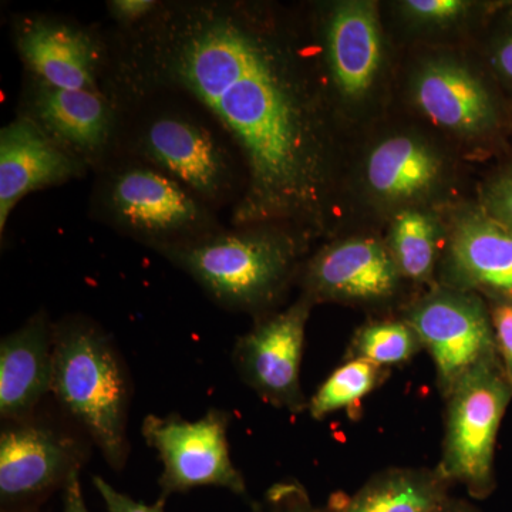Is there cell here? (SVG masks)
<instances>
[{
    "label": "cell",
    "instance_id": "8992f818",
    "mask_svg": "<svg viewBox=\"0 0 512 512\" xmlns=\"http://www.w3.org/2000/svg\"><path fill=\"white\" fill-rule=\"evenodd\" d=\"M402 319L430 353L443 397L474 367L500 359L490 309L480 293L437 284L406 306Z\"/></svg>",
    "mask_w": 512,
    "mask_h": 512
},
{
    "label": "cell",
    "instance_id": "277c9868",
    "mask_svg": "<svg viewBox=\"0 0 512 512\" xmlns=\"http://www.w3.org/2000/svg\"><path fill=\"white\" fill-rule=\"evenodd\" d=\"M446 419L437 470L451 485H461L474 500L497 487L495 444L512 400V383L500 359L481 363L444 396Z\"/></svg>",
    "mask_w": 512,
    "mask_h": 512
},
{
    "label": "cell",
    "instance_id": "484cf974",
    "mask_svg": "<svg viewBox=\"0 0 512 512\" xmlns=\"http://www.w3.org/2000/svg\"><path fill=\"white\" fill-rule=\"evenodd\" d=\"M484 298L490 309L498 357L512 383V299L494 295Z\"/></svg>",
    "mask_w": 512,
    "mask_h": 512
},
{
    "label": "cell",
    "instance_id": "4fadbf2b",
    "mask_svg": "<svg viewBox=\"0 0 512 512\" xmlns=\"http://www.w3.org/2000/svg\"><path fill=\"white\" fill-rule=\"evenodd\" d=\"M412 99L431 123L457 137H484L498 124L497 106L483 80L456 60L421 64L413 76Z\"/></svg>",
    "mask_w": 512,
    "mask_h": 512
},
{
    "label": "cell",
    "instance_id": "52a82bcc",
    "mask_svg": "<svg viewBox=\"0 0 512 512\" xmlns=\"http://www.w3.org/2000/svg\"><path fill=\"white\" fill-rule=\"evenodd\" d=\"M229 421L231 416L220 409H210L194 421L178 414L144 419L141 434L163 464L160 501L200 487L247 495V483L229 454Z\"/></svg>",
    "mask_w": 512,
    "mask_h": 512
},
{
    "label": "cell",
    "instance_id": "7402d4cb",
    "mask_svg": "<svg viewBox=\"0 0 512 512\" xmlns=\"http://www.w3.org/2000/svg\"><path fill=\"white\" fill-rule=\"evenodd\" d=\"M421 340L406 320H369L356 330L345 360H365L380 367L404 365L423 350Z\"/></svg>",
    "mask_w": 512,
    "mask_h": 512
},
{
    "label": "cell",
    "instance_id": "9c48e42d",
    "mask_svg": "<svg viewBox=\"0 0 512 512\" xmlns=\"http://www.w3.org/2000/svg\"><path fill=\"white\" fill-rule=\"evenodd\" d=\"M404 282L386 241L353 237L316 252L302 275L303 298L380 308L399 298Z\"/></svg>",
    "mask_w": 512,
    "mask_h": 512
},
{
    "label": "cell",
    "instance_id": "d4e9b609",
    "mask_svg": "<svg viewBox=\"0 0 512 512\" xmlns=\"http://www.w3.org/2000/svg\"><path fill=\"white\" fill-rule=\"evenodd\" d=\"M249 512H322L312 503L308 491L299 481H279L268 488Z\"/></svg>",
    "mask_w": 512,
    "mask_h": 512
},
{
    "label": "cell",
    "instance_id": "f546056e",
    "mask_svg": "<svg viewBox=\"0 0 512 512\" xmlns=\"http://www.w3.org/2000/svg\"><path fill=\"white\" fill-rule=\"evenodd\" d=\"M491 63L505 86L512 90V30L504 33L495 42L491 52Z\"/></svg>",
    "mask_w": 512,
    "mask_h": 512
},
{
    "label": "cell",
    "instance_id": "7a4b0ae2",
    "mask_svg": "<svg viewBox=\"0 0 512 512\" xmlns=\"http://www.w3.org/2000/svg\"><path fill=\"white\" fill-rule=\"evenodd\" d=\"M306 244L289 229L252 225L158 249L224 308L262 316L288 291Z\"/></svg>",
    "mask_w": 512,
    "mask_h": 512
},
{
    "label": "cell",
    "instance_id": "d6a6232c",
    "mask_svg": "<svg viewBox=\"0 0 512 512\" xmlns=\"http://www.w3.org/2000/svg\"><path fill=\"white\" fill-rule=\"evenodd\" d=\"M30 512H40V511H30Z\"/></svg>",
    "mask_w": 512,
    "mask_h": 512
},
{
    "label": "cell",
    "instance_id": "6da1fadb",
    "mask_svg": "<svg viewBox=\"0 0 512 512\" xmlns=\"http://www.w3.org/2000/svg\"><path fill=\"white\" fill-rule=\"evenodd\" d=\"M127 100L185 94L227 131L245 167L235 227L309 239L329 227L338 143L323 87L291 30L258 5L177 0L124 36L113 64Z\"/></svg>",
    "mask_w": 512,
    "mask_h": 512
},
{
    "label": "cell",
    "instance_id": "83f0119b",
    "mask_svg": "<svg viewBox=\"0 0 512 512\" xmlns=\"http://www.w3.org/2000/svg\"><path fill=\"white\" fill-rule=\"evenodd\" d=\"M93 484L106 505V512H164L163 501H158L154 505L138 503L127 494L117 491L113 485L101 477H93Z\"/></svg>",
    "mask_w": 512,
    "mask_h": 512
},
{
    "label": "cell",
    "instance_id": "44dd1931",
    "mask_svg": "<svg viewBox=\"0 0 512 512\" xmlns=\"http://www.w3.org/2000/svg\"><path fill=\"white\" fill-rule=\"evenodd\" d=\"M443 234L436 215L423 207L396 212L386 245L406 282L433 285L443 254Z\"/></svg>",
    "mask_w": 512,
    "mask_h": 512
},
{
    "label": "cell",
    "instance_id": "5b68a950",
    "mask_svg": "<svg viewBox=\"0 0 512 512\" xmlns=\"http://www.w3.org/2000/svg\"><path fill=\"white\" fill-rule=\"evenodd\" d=\"M86 441L73 430L40 416L3 421L0 433V507L2 512L40 511L55 491L80 473Z\"/></svg>",
    "mask_w": 512,
    "mask_h": 512
},
{
    "label": "cell",
    "instance_id": "3957f363",
    "mask_svg": "<svg viewBox=\"0 0 512 512\" xmlns=\"http://www.w3.org/2000/svg\"><path fill=\"white\" fill-rule=\"evenodd\" d=\"M50 393L111 468L126 466L130 377L113 340L99 326L82 318L53 326Z\"/></svg>",
    "mask_w": 512,
    "mask_h": 512
},
{
    "label": "cell",
    "instance_id": "4316f807",
    "mask_svg": "<svg viewBox=\"0 0 512 512\" xmlns=\"http://www.w3.org/2000/svg\"><path fill=\"white\" fill-rule=\"evenodd\" d=\"M480 207L495 221L512 229V164L485 185Z\"/></svg>",
    "mask_w": 512,
    "mask_h": 512
},
{
    "label": "cell",
    "instance_id": "603a6c76",
    "mask_svg": "<svg viewBox=\"0 0 512 512\" xmlns=\"http://www.w3.org/2000/svg\"><path fill=\"white\" fill-rule=\"evenodd\" d=\"M389 372L390 369L365 360H345L313 394L309 414L312 419L322 420L340 410L349 412L382 386Z\"/></svg>",
    "mask_w": 512,
    "mask_h": 512
},
{
    "label": "cell",
    "instance_id": "e0dca14e",
    "mask_svg": "<svg viewBox=\"0 0 512 512\" xmlns=\"http://www.w3.org/2000/svg\"><path fill=\"white\" fill-rule=\"evenodd\" d=\"M16 45L40 83L57 89L100 92L99 42L83 29L59 20L26 19L16 30Z\"/></svg>",
    "mask_w": 512,
    "mask_h": 512
},
{
    "label": "cell",
    "instance_id": "f1b7e54d",
    "mask_svg": "<svg viewBox=\"0 0 512 512\" xmlns=\"http://www.w3.org/2000/svg\"><path fill=\"white\" fill-rule=\"evenodd\" d=\"M158 8H160V2L156 0H113L109 3L113 18L131 28L146 22Z\"/></svg>",
    "mask_w": 512,
    "mask_h": 512
},
{
    "label": "cell",
    "instance_id": "2e32d148",
    "mask_svg": "<svg viewBox=\"0 0 512 512\" xmlns=\"http://www.w3.org/2000/svg\"><path fill=\"white\" fill-rule=\"evenodd\" d=\"M446 161L426 138L416 134H393L369 151L365 184L383 207L402 211L423 207L446 180Z\"/></svg>",
    "mask_w": 512,
    "mask_h": 512
},
{
    "label": "cell",
    "instance_id": "ba28073f",
    "mask_svg": "<svg viewBox=\"0 0 512 512\" xmlns=\"http://www.w3.org/2000/svg\"><path fill=\"white\" fill-rule=\"evenodd\" d=\"M312 306L302 296L284 311L259 316L232 350V363L242 382L265 403L293 414L308 410L301 366Z\"/></svg>",
    "mask_w": 512,
    "mask_h": 512
},
{
    "label": "cell",
    "instance_id": "cb8c5ba5",
    "mask_svg": "<svg viewBox=\"0 0 512 512\" xmlns=\"http://www.w3.org/2000/svg\"><path fill=\"white\" fill-rule=\"evenodd\" d=\"M403 15L419 25H451L473 9L466 0H407L400 3Z\"/></svg>",
    "mask_w": 512,
    "mask_h": 512
},
{
    "label": "cell",
    "instance_id": "4dcf8cb0",
    "mask_svg": "<svg viewBox=\"0 0 512 512\" xmlns=\"http://www.w3.org/2000/svg\"><path fill=\"white\" fill-rule=\"evenodd\" d=\"M62 512H90L84 503L80 473L74 474L63 488Z\"/></svg>",
    "mask_w": 512,
    "mask_h": 512
},
{
    "label": "cell",
    "instance_id": "d6986e66",
    "mask_svg": "<svg viewBox=\"0 0 512 512\" xmlns=\"http://www.w3.org/2000/svg\"><path fill=\"white\" fill-rule=\"evenodd\" d=\"M53 326L36 313L0 343V416L26 419L52 389Z\"/></svg>",
    "mask_w": 512,
    "mask_h": 512
},
{
    "label": "cell",
    "instance_id": "1f68e13d",
    "mask_svg": "<svg viewBox=\"0 0 512 512\" xmlns=\"http://www.w3.org/2000/svg\"><path fill=\"white\" fill-rule=\"evenodd\" d=\"M437 512H481V510L471 503V501L453 497Z\"/></svg>",
    "mask_w": 512,
    "mask_h": 512
},
{
    "label": "cell",
    "instance_id": "5bb4252c",
    "mask_svg": "<svg viewBox=\"0 0 512 512\" xmlns=\"http://www.w3.org/2000/svg\"><path fill=\"white\" fill-rule=\"evenodd\" d=\"M83 165L30 117L10 121L0 131V232L25 195L72 180Z\"/></svg>",
    "mask_w": 512,
    "mask_h": 512
},
{
    "label": "cell",
    "instance_id": "8fae6325",
    "mask_svg": "<svg viewBox=\"0 0 512 512\" xmlns=\"http://www.w3.org/2000/svg\"><path fill=\"white\" fill-rule=\"evenodd\" d=\"M439 284L512 299V229L478 205L456 212L447 231Z\"/></svg>",
    "mask_w": 512,
    "mask_h": 512
},
{
    "label": "cell",
    "instance_id": "7c38bea8",
    "mask_svg": "<svg viewBox=\"0 0 512 512\" xmlns=\"http://www.w3.org/2000/svg\"><path fill=\"white\" fill-rule=\"evenodd\" d=\"M138 146L148 161L207 200H218L231 187L227 151L197 121L175 114L157 117L140 134Z\"/></svg>",
    "mask_w": 512,
    "mask_h": 512
},
{
    "label": "cell",
    "instance_id": "ac0fdd59",
    "mask_svg": "<svg viewBox=\"0 0 512 512\" xmlns=\"http://www.w3.org/2000/svg\"><path fill=\"white\" fill-rule=\"evenodd\" d=\"M29 107L28 117L84 164L99 160L109 146L114 109L101 92L57 89L37 82Z\"/></svg>",
    "mask_w": 512,
    "mask_h": 512
},
{
    "label": "cell",
    "instance_id": "30bf717a",
    "mask_svg": "<svg viewBox=\"0 0 512 512\" xmlns=\"http://www.w3.org/2000/svg\"><path fill=\"white\" fill-rule=\"evenodd\" d=\"M109 207L114 220L157 248L208 232L205 212L180 181L147 167H130L113 178Z\"/></svg>",
    "mask_w": 512,
    "mask_h": 512
},
{
    "label": "cell",
    "instance_id": "ffe728a7",
    "mask_svg": "<svg viewBox=\"0 0 512 512\" xmlns=\"http://www.w3.org/2000/svg\"><path fill=\"white\" fill-rule=\"evenodd\" d=\"M453 487L437 468L390 467L353 494L336 493L322 512H437Z\"/></svg>",
    "mask_w": 512,
    "mask_h": 512
},
{
    "label": "cell",
    "instance_id": "9a60e30c",
    "mask_svg": "<svg viewBox=\"0 0 512 512\" xmlns=\"http://www.w3.org/2000/svg\"><path fill=\"white\" fill-rule=\"evenodd\" d=\"M326 62L333 87L346 103H360L375 87L383 60V35L375 3L340 2L325 26Z\"/></svg>",
    "mask_w": 512,
    "mask_h": 512
}]
</instances>
